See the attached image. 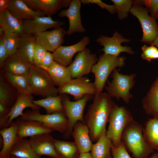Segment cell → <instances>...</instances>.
Here are the masks:
<instances>
[{
  "label": "cell",
  "instance_id": "obj_1",
  "mask_svg": "<svg viewBox=\"0 0 158 158\" xmlns=\"http://www.w3.org/2000/svg\"><path fill=\"white\" fill-rule=\"evenodd\" d=\"M116 104L107 92L96 93L84 117L91 140L96 142L106 126L111 111Z\"/></svg>",
  "mask_w": 158,
  "mask_h": 158
},
{
  "label": "cell",
  "instance_id": "obj_2",
  "mask_svg": "<svg viewBox=\"0 0 158 158\" xmlns=\"http://www.w3.org/2000/svg\"><path fill=\"white\" fill-rule=\"evenodd\" d=\"M143 128L140 124L134 120L126 127L122 135V142L134 158H149L154 152L144 138Z\"/></svg>",
  "mask_w": 158,
  "mask_h": 158
},
{
  "label": "cell",
  "instance_id": "obj_3",
  "mask_svg": "<svg viewBox=\"0 0 158 158\" xmlns=\"http://www.w3.org/2000/svg\"><path fill=\"white\" fill-rule=\"evenodd\" d=\"M133 120L130 112L124 106L115 105L109 116L106 131L107 136L111 140L114 146L117 147L120 145L124 130Z\"/></svg>",
  "mask_w": 158,
  "mask_h": 158
},
{
  "label": "cell",
  "instance_id": "obj_4",
  "mask_svg": "<svg viewBox=\"0 0 158 158\" xmlns=\"http://www.w3.org/2000/svg\"><path fill=\"white\" fill-rule=\"evenodd\" d=\"M126 58L104 54L101 55L93 66L91 71L95 76L94 84L96 93L102 92L108 77L117 67H121L125 64Z\"/></svg>",
  "mask_w": 158,
  "mask_h": 158
},
{
  "label": "cell",
  "instance_id": "obj_5",
  "mask_svg": "<svg viewBox=\"0 0 158 158\" xmlns=\"http://www.w3.org/2000/svg\"><path fill=\"white\" fill-rule=\"evenodd\" d=\"M28 78L32 94L46 97L56 96L59 93L47 71L38 66H32Z\"/></svg>",
  "mask_w": 158,
  "mask_h": 158
},
{
  "label": "cell",
  "instance_id": "obj_6",
  "mask_svg": "<svg viewBox=\"0 0 158 158\" xmlns=\"http://www.w3.org/2000/svg\"><path fill=\"white\" fill-rule=\"evenodd\" d=\"M135 74H122L116 68L112 73V81H108L107 85L105 87L107 93L118 100L121 99L126 103H128L133 97L130 90L135 84Z\"/></svg>",
  "mask_w": 158,
  "mask_h": 158
},
{
  "label": "cell",
  "instance_id": "obj_7",
  "mask_svg": "<svg viewBox=\"0 0 158 158\" xmlns=\"http://www.w3.org/2000/svg\"><path fill=\"white\" fill-rule=\"evenodd\" d=\"M92 95H86L81 99L74 101H70L67 97H62L64 113L68 121V129L63 135V138L68 139L71 135L73 126L76 122L80 121L84 123V109L87 102L92 98Z\"/></svg>",
  "mask_w": 158,
  "mask_h": 158
},
{
  "label": "cell",
  "instance_id": "obj_8",
  "mask_svg": "<svg viewBox=\"0 0 158 158\" xmlns=\"http://www.w3.org/2000/svg\"><path fill=\"white\" fill-rule=\"evenodd\" d=\"M20 119L40 122L54 131L63 134L66 131L68 126V120L63 112L42 114L39 111H30L23 113Z\"/></svg>",
  "mask_w": 158,
  "mask_h": 158
},
{
  "label": "cell",
  "instance_id": "obj_9",
  "mask_svg": "<svg viewBox=\"0 0 158 158\" xmlns=\"http://www.w3.org/2000/svg\"><path fill=\"white\" fill-rule=\"evenodd\" d=\"M130 12L139 20L142 30L141 41L152 43L158 35V26L153 17L150 16L149 10L142 5L133 1Z\"/></svg>",
  "mask_w": 158,
  "mask_h": 158
},
{
  "label": "cell",
  "instance_id": "obj_10",
  "mask_svg": "<svg viewBox=\"0 0 158 158\" xmlns=\"http://www.w3.org/2000/svg\"><path fill=\"white\" fill-rule=\"evenodd\" d=\"M58 89L59 93L70 94L75 101L81 99L85 95H94L96 93L94 83L83 77L72 79Z\"/></svg>",
  "mask_w": 158,
  "mask_h": 158
},
{
  "label": "cell",
  "instance_id": "obj_11",
  "mask_svg": "<svg viewBox=\"0 0 158 158\" xmlns=\"http://www.w3.org/2000/svg\"><path fill=\"white\" fill-rule=\"evenodd\" d=\"M98 60L96 55L91 54L87 48L78 52L74 61L67 66L72 79L83 77L89 74Z\"/></svg>",
  "mask_w": 158,
  "mask_h": 158
},
{
  "label": "cell",
  "instance_id": "obj_12",
  "mask_svg": "<svg viewBox=\"0 0 158 158\" xmlns=\"http://www.w3.org/2000/svg\"><path fill=\"white\" fill-rule=\"evenodd\" d=\"M96 41L104 47L102 51L105 54L119 56L122 52L130 54L135 53L131 47L121 45L122 43L129 42L130 40L124 38L117 32L111 37L102 35L97 39Z\"/></svg>",
  "mask_w": 158,
  "mask_h": 158
},
{
  "label": "cell",
  "instance_id": "obj_13",
  "mask_svg": "<svg viewBox=\"0 0 158 158\" xmlns=\"http://www.w3.org/2000/svg\"><path fill=\"white\" fill-rule=\"evenodd\" d=\"M67 31L61 27L50 31H46L34 35L36 43L47 51L54 52L61 46Z\"/></svg>",
  "mask_w": 158,
  "mask_h": 158
},
{
  "label": "cell",
  "instance_id": "obj_14",
  "mask_svg": "<svg viewBox=\"0 0 158 158\" xmlns=\"http://www.w3.org/2000/svg\"><path fill=\"white\" fill-rule=\"evenodd\" d=\"M81 0H71L68 8L61 11L58 16L66 17L68 19L69 27L67 34L70 35L76 32H83L85 30L82 25L80 14Z\"/></svg>",
  "mask_w": 158,
  "mask_h": 158
},
{
  "label": "cell",
  "instance_id": "obj_15",
  "mask_svg": "<svg viewBox=\"0 0 158 158\" xmlns=\"http://www.w3.org/2000/svg\"><path fill=\"white\" fill-rule=\"evenodd\" d=\"M90 42L88 37H84L78 43L69 46H61L53 53L54 61L65 66H69L75 54L83 50Z\"/></svg>",
  "mask_w": 158,
  "mask_h": 158
},
{
  "label": "cell",
  "instance_id": "obj_16",
  "mask_svg": "<svg viewBox=\"0 0 158 158\" xmlns=\"http://www.w3.org/2000/svg\"><path fill=\"white\" fill-rule=\"evenodd\" d=\"M24 32L35 35L49 29L60 27L64 23L58 20H54L51 17L38 16L30 20H22Z\"/></svg>",
  "mask_w": 158,
  "mask_h": 158
},
{
  "label": "cell",
  "instance_id": "obj_17",
  "mask_svg": "<svg viewBox=\"0 0 158 158\" xmlns=\"http://www.w3.org/2000/svg\"><path fill=\"white\" fill-rule=\"evenodd\" d=\"M54 139L50 134L44 133L31 137L28 140L31 147L39 156L57 158Z\"/></svg>",
  "mask_w": 158,
  "mask_h": 158
},
{
  "label": "cell",
  "instance_id": "obj_18",
  "mask_svg": "<svg viewBox=\"0 0 158 158\" xmlns=\"http://www.w3.org/2000/svg\"><path fill=\"white\" fill-rule=\"evenodd\" d=\"M33 66L17 50L15 53L8 57L3 66L6 72L13 75L28 76Z\"/></svg>",
  "mask_w": 158,
  "mask_h": 158
},
{
  "label": "cell",
  "instance_id": "obj_19",
  "mask_svg": "<svg viewBox=\"0 0 158 158\" xmlns=\"http://www.w3.org/2000/svg\"><path fill=\"white\" fill-rule=\"evenodd\" d=\"M16 121L18 126V135L19 139L44 133L50 134L54 131L37 121L19 119Z\"/></svg>",
  "mask_w": 158,
  "mask_h": 158
},
{
  "label": "cell",
  "instance_id": "obj_20",
  "mask_svg": "<svg viewBox=\"0 0 158 158\" xmlns=\"http://www.w3.org/2000/svg\"><path fill=\"white\" fill-rule=\"evenodd\" d=\"M71 135L80 152H90L93 144L88 128L84 123L79 121L73 126Z\"/></svg>",
  "mask_w": 158,
  "mask_h": 158
},
{
  "label": "cell",
  "instance_id": "obj_21",
  "mask_svg": "<svg viewBox=\"0 0 158 158\" xmlns=\"http://www.w3.org/2000/svg\"><path fill=\"white\" fill-rule=\"evenodd\" d=\"M0 134L3 140L0 158H5L10 156V153L11 149L20 140L16 121H12L9 126L1 129Z\"/></svg>",
  "mask_w": 158,
  "mask_h": 158
},
{
  "label": "cell",
  "instance_id": "obj_22",
  "mask_svg": "<svg viewBox=\"0 0 158 158\" xmlns=\"http://www.w3.org/2000/svg\"><path fill=\"white\" fill-rule=\"evenodd\" d=\"M31 8L51 17L61 8L67 7L66 0H23Z\"/></svg>",
  "mask_w": 158,
  "mask_h": 158
},
{
  "label": "cell",
  "instance_id": "obj_23",
  "mask_svg": "<svg viewBox=\"0 0 158 158\" xmlns=\"http://www.w3.org/2000/svg\"><path fill=\"white\" fill-rule=\"evenodd\" d=\"M33 100L32 94L19 93L8 114L9 121L7 127L14 118L23 114V111L25 108L29 107L33 111H39L40 107L33 103Z\"/></svg>",
  "mask_w": 158,
  "mask_h": 158
},
{
  "label": "cell",
  "instance_id": "obj_24",
  "mask_svg": "<svg viewBox=\"0 0 158 158\" xmlns=\"http://www.w3.org/2000/svg\"><path fill=\"white\" fill-rule=\"evenodd\" d=\"M8 10L16 18L22 20L45 16L43 12L31 8L23 0H10Z\"/></svg>",
  "mask_w": 158,
  "mask_h": 158
},
{
  "label": "cell",
  "instance_id": "obj_25",
  "mask_svg": "<svg viewBox=\"0 0 158 158\" xmlns=\"http://www.w3.org/2000/svg\"><path fill=\"white\" fill-rule=\"evenodd\" d=\"M141 102L142 108L147 115L158 117V76L152 84Z\"/></svg>",
  "mask_w": 158,
  "mask_h": 158
},
{
  "label": "cell",
  "instance_id": "obj_26",
  "mask_svg": "<svg viewBox=\"0 0 158 158\" xmlns=\"http://www.w3.org/2000/svg\"><path fill=\"white\" fill-rule=\"evenodd\" d=\"M107 130L103 131L97 141L93 144L90 153L93 158H109L112 157L111 149L113 145L106 135Z\"/></svg>",
  "mask_w": 158,
  "mask_h": 158
},
{
  "label": "cell",
  "instance_id": "obj_27",
  "mask_svg": "<svg viewBox=\"0 0 158 158\" xmlns=\"http://www.w3.org/2000/svg\"><path fill=\"white\" fill-rule=\"evenodd\" d=\"M0 26L5 32L20 35L24 33L22 20L16 18L8 9L0 13Z\"/></svg>",
  "mask_w": 158,
  "mask_h": 158
},
{
  "label": "cell",
  "instance_id": "obj_28",
  "mask_svg": "<svg viewBox=\"0 0 158 158\" xmlns=\"http://www.w3.org/2000/svg\"><path fill=\"white\" fill-rule=\"evenodd\" d=\"M35 44L34 35L24 32L20 35L17 50L33 66L34 65L33 55Z\"/></svg>",
  "mask_w": 158,
  "mask_h": 158
},
{
  "label": "cell",
  "instance_id": "obj_29",
  "mask_svg": "<svg viewBox=\"0 0 158 158\" xmlns=\"http://www.w3.org/2000/svg\"><path fill=\"white\" fill-rule=\"evenodd\" d=\"M142 133L148 144L154 150L158 151V117L149 118L145 122Z\"/></svg>",
  "mask_w": 158,
  "mask_h": 158
},
{
  "label": "cell",
  "instance_id": "obj_30",
  "mask_svg": "<svg viewBox=\"0 0 158 158\" xmlns=\"http://www.w3.org/2000/svg\"><path fill=\"white\" fill-rule=\"evenodd\" d=\"M47 71L55 85L59 87L72 79L68 67L61 65L55 61Z\"/></svg>",
  "mask_w": 158,
  "mask_h": 158
},
{
  "label": "cell",
  "instance_id": "obj_31",
  "mask_svg": "<svg viewBox=\"0 0 158 158\" xmlns=\"http://www.w3.org/2000/svg\"><path fill=\"white\" fill-rule=\"evenodd\" d=\"M57 158H78L80 152L74 142L54 139Z\"/></svg>",
  "mask_w": 158,
  "mask_h": 158
},
{
  "label": "cell",
  "instance_id": "obj_32",
  "mask_svg": "<svg viewBox=\"0 0 158 158\" xmlns=\"http://www.w3.org/2000/svg\"><path fill=\"white\" fill-rule=\"evenodd\" d=\"M10 155L18 158H40L31 147L29 140L25 138L18 141L11 149Z\"/></svg>",
  "mask_w": 158,
  "mask_h": 158
},
{
  "label": "cell",
  "instance_id": "obj_33",
  "mask_svg": "<svg viewBox=\"0 0 158 158\" xmlns=\"http://www.w3.org/2000/svg\"><path fill=\"white\" fill-rule=\"evenodd\" d=\"M62 97L60 95L49 96L45 98L33 100L35 105L44 108L47 114L55 112H63L64 110L62 103Z\"/></svg>",
  "mask_w": 158,
  "mask_h": 158
},
{
  "label": "cell",
  "instance_id": "obj_34",
  "mask_svg": "<svg viewBox=\"0 0 158 158\" xmlns=\"http://www.w3.org/2000/svg\"><path fill=\"white\" fill-rule=\"evenodd\" d=\"M6 76L19 93L33 94L28 76L13 75L6 72Z\"/></svg>",
  "mask_w": 158,
  "mask_h": 158
},
{
  "label": "cell",
  "instance_id": "obj_35",
  "mask_svg": "<svg viewBox=\"0 0 158 158\" xmlns=\"http://www.w3.org/2000/svg\"><path fill=\"white\" fill-rule=\"evenodd\" d=\"M20 34L5 32L1 37V40L7 49L9 56L16 51L18 49Z\"/></svg>",
  "mask_w": 158,
  "mask_h": 158
},
{
  "label": "cell",
  "instance_id": "obj_36",
  "mask_svg": "<svg viewBox=\"0 0 158 158\" xmlns=\"http://www.w3.org/2000/svg\"><path fill=\"white\" fill-rule=\"evenodd\" d=\"M16 101L11 96L10 89L8 84L2 78L0 81V103L8 109H11Z\"/></svg>",
  "mask_w": 158,
  "mask_h": 158
},
{
  "label": "cell",
  "instance_id": "obj_37",
  "mask_svg": "<svg viewBox=\"0 0 158 158\" xmlns=\"http://www.w3.org/2000/svg\"><path fill=\"white\" fill-rule=\"evenodd\" d=\"M114 6L115 12L118 18L122 20L126 18L133 4V1L130 0H111Z\"/></svg>",
  "mask_w": 158,
  "mask_h": 158
},
{
  "label": "cell",
  "instance_id": "obj_38",
  "mask_svg": "<svg viewBox=\"0 0 158 158\" xmlns=\"http://www.w3.org/2000/svg\"><path fill=\"white\" fill-rule=\"evenodd\" d=\"M142 58L149 62L152 60L158 59V49L153 44L147 46L145 44L141 47Z\"/></svg>",
  "mask_w": 158,
  "mask_h": 158
},
{
  "label": "cell",
  "instance_id": "obj_39",
  "mask_svg": "<svg viewBox=\"0 0 158 158\" xmlns=\"http://www.w3.org/2000/svg\"><path fill=\"white\" fill-rule=\"evenodd\" d=\"M113 158H132L121 141L118 146H112L111 149Z\"/></svg>",
  "mask_w": 158,
  "mask_h": 158
},
{
  "label": "cell",
  "instance_id": "obj_40",
  "mask_svg": "<svg viewBox=\"0 0 158 158\" xmlns=\"http://www.w3.org/2000/svg\"><path fill=\"white\" fill-rule=\"evenodd\" d=\"M134 1L145 6L150 11L152 17L156 16L158 11V0H137Z\"/></svg>",
  "mask_w": 158,
  "mask_h": 158
},
{
  "label": "cell",
  "instance_id": "obj_41",
  "mask_svg": "<svg viewBox=\"0 0 158 158\" xmlns=\"http://www.w3.org/2000/svg\"><path fill=\"white\" fill-rule=\"evenodd\" d=\"M47 51L43 47L36 43L33 55L34 65H40Z\"/></svg>",
  "mask_w": 158,
  "mask_h": 158
},
{
  "label": "cell",
  "instance_id": "obj_42",
  "mask_svg": "<svg viewBox=\"0 0 158 158\" xmlns=\"http://www.w3.org/2000/svg\"><path fill=\"white\" fill-rule=\"evenodd\" d=\"M82 3L84 4H96L102 8L105 9L111 14H113L115 12L114 6V5H109L107 4L100 0H82Z\"/></svg>",
  "mask_w": 158,
  "mask_h": 158
},
{
  "label": "cell",
  "instance_id": "obj_43",
  "mask_svg": "<svg viewBox=\"0 0 158 158\" xmlns=\"http://www.w3.org/2000/svg\"><path fill=\"white\" fill-rule=\"evenodd\" d=\"M54 61L53 53H51L49 51H47L41 63L38 66L47 71Z\"/></svg>",
  "mask_w": 158,
  "mask_h": 158
},
{
  "label": "cell",
  "instance_id": "obj_44",
  "mask_svg": "<svg viewBox=\"0 0 158 158\" xmlns=\"http://www.w3.org/2000/svg\"><path fill=\"white\" fill-rule=\"evenodd\" d=\"M9 57L8 52L3 44L2 41L0 40V66H3L5 62Z\"/></svg>",
  "mask_w": 158,
  "mask_h": 158
},
{
  "label": "cell",
  "instance_id": "obj_45",
  "mask_svg": "<svg viewBox=\"0 0 158 158\" xmlns=\"http://www.w3.org/2000/svg\"><path fill=\"white\" fill-rule=\"evenodd\" d=\"M10 0H0V13L8 9Z\"/></svg>",
  "mask_w": 158,
  "mask_h": 158
},
{
  "label": "cell",
  "instance_id": "obj_46",
  "mask_svg": "<svg viewBox=\"0 0 158 158\" xmlns=\"http://www.w3.org/2000/svg\"><path fill=\"white\" fill-rule=\"evenodd\" d=\"M78 158H93L90 152L81 153Z\"/></svg>",
  "mask_w": 158,
  "mask_h": 158
},
{
  "label": "cell",
  "instance_id": "obj_47",
  "mask_svg": "<svg viewBox=\"0 0 158 158\" xmlns=\"http://www.w3.org/2000/svg\"><path fill=\"white\" fill-rule=\"evenodd\" d=\"M152 43V44L158 48V35Z\"/></svg>",
  "mask_w": 158,
  "mask_h": 158
},
{
  "label": "cell",
  "instance_id": "obj_48",
  "mask_svg": "<svg viewBox=\"0 0 158 158\" xmlns=\"http://www.w3.org/2000/svg\"><path fill=\"white\" fill-rule=\"evenodd\" d=\"M149 158H158V153L154 152L150 156Z\"/></svg>",
  "mask_w": 158,
  "mask_h": 158
},
{
  "label": "cell",
  "instance_id": "obj_49",
  "mask_svg": "<svg viewBox=\"0 0 158 158\" xmlns=\"http://www.w3.org/2000/svg\"><path fill=\"white\" fill-rule=\"evenodd\" d=\"M5 158H13L12 157V156H10L8 157H7Z\"/></svg>",
  "mask_w": 158,
  "mask_h": 158
},
{
  "label": "cell",
  "instance_id": "obj_50",
  "mask_svg": "<svg viewBox=\"0 0 158 158\" xmlns=\"http://www.w3.org/2000/svg\"><path fill=\"white\" fill-rule=\"evenodd\" d=\"M156 16L157 17V18H158V12H157V15H156Z\"/></svg>",
  "mask_w": 158,
  "mask_h": 158
},
{
  "label": "cell",
  "instance_id": "obj_51",
  "mask_svg": "<svg viewBox=\"0 0 158 158\" xmlns=\"http://www.w3.org/2000/svg\"><path fill=\"white\" fill-rule=\"evenodd\" d=\"M12 157H13V158H18L16 157H13V156H12Z\"/></svg>",
  "mask_w": 158,
  "mask_h": 158
},
{
  "label": "cell",
  "instance_id": "obj_52",
  "mask_svg": "<svg viewBox=\"0 0 158 158\" xmlns=\"http://www.w3.org/2000/svg\"><path fill=\"white\" fill-rule=\"evenodd\" d=\"M109 158H113L112 157H109Z\"/></svg>",
  "mask_w": 158,
  "mask_h": 158
},
{
  "label": "cell",
  "instance_id": "obj_53",
  "mask_svg": "<svg viewBox=\"0 0 158 158\" xmlns=\"http://www.w3.org/2000/svg\"></svg>",
  "mask_w": 158,
  "mask_h": 158
},
{
  "label": "cell",
  "instance_id": "obj_54",
  "mask_svg": "<svg viewBox=\"0 0 158 158\" xmlns=\"http://www.w3.org/2000/svg\"></svg>",
  "mask_w": 158,
  "mask_h": 158
}]
</instances>
